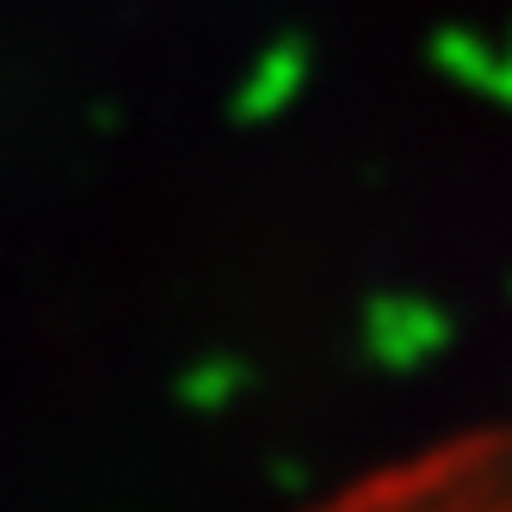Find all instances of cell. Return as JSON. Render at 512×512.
I'll return each instance as SVG.
<instances>
[{
    "instance_id": "cell-1",
    "label": "cell",
    "mask_w": 512,
    "mask_h": 512,
    "mask_svg": "<svg viewBox=\"0 0 512 512\" xmlns=\"http://www.w3.org/2000/svg\"><path fill=\"white\" fill-rule=\"evenodd\" d=\"M309 512H512V426H475L383 463Z\"/></svg>"
}]
</instances>
